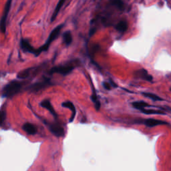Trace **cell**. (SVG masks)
Wrapping results in <instances>:
<instances>
[{
	"instance_id": "d6986e66",
	"label": "cell",
	"mask_w": 171,
	"mask_h": 171,
	"mask_svg": "<svg viewBox=\"0 0 171 171\" xmlns=\"http://www.w3.org/2000/svg\"><path fill=\"white\" fill-rule=\"evenodd\" d=\"M144 114H163L164 115L165 113L160 110H149V109H145L143 108L142 110H140Z\"/></svg>"
},
{
	"instance_id": "4fadbf2b",
	"label": "cell",
	"mask_w": 171,
	"mask_h": 171,
	"mask_svg": "<svg viewBox=\"0 0 171 171\" xmlns=\"http://www.w3.org/2000/svg\"><path fill=\"white\" fill-rule=\"evenodd\" d=\"M6 108L5 106H2L0 109V127H2L5 124L6 120Z\"/></svg>"
},
{
	"instance_id": "7402d4cb",
	"label": "cell",
	"mask_w": 171,
	"mask_h": 171,
	"mask_svg": "<svg viewBox=\"0 0 171 171\" xmlns=\"http://www.w3.org/2000/svg\"><path fill=\"white\" fill-rule=\"evenodd\" d=\"M112 3L114 6H116L118 8H119V9H124V3L122 2V0H112Z\"/></svg>"
},
{
	"instance_id": "2e32d148",
	"label": "cell",
	"mask_w": 171,
	"mask_h": 171,
	"mask_svg": "<svg viewBox=\"0 0 171 171\" xmlns=\"http://www.w3.org/2000/svg\"><path fill=\"white\" fill-rule=\"evenodd\" d=\"M132 106H133L134 108L140 110L143 108H145L146 107H148L149 104L142 101H140V102L138 101V102H133V103H132Z\"/></svg>"
},
{
	"instance_id": "7c38bea8",
	"label": "cell",
	"mask_w": 171,
	"mask_h": 171,
	"mask_svg": "<svg viewBox=\"0 0 171 171\" xmlns=\"http://www.w3.org/2000/svg\"><path fill=\"white\" fill-rule=\"evenodd\" d=\"M65 2H66V0H59V2L57 4L56 7H55V10H54L53 14L52 15V18H51V22H53V21L55 19H56L57 16L59 14V11H60L61 8L64 6V3H65Z\"/></svg>"
},
{
	"instance_id": "9a60e30c",
	"label": "cell",
	"mask_w": 171,
	"mask_h": 171,
	"mask_svg": "<svg viewBox=\"0 0 171 171\" xmlns=\"http://www.w3.org/2000/svg\"><path fill=\"white\" fill-rule=\"evenodd\" d=\"M63 40L66 46H69L71 44L72 42V36L70 32H66L63 34Z\"/></svg>"
},
{
	"instance_id": "52a82bcc",
	"label": "cell",
	"mask_w": 171,
	"mask_h": 171,
	"mask_svg": "<svg viewBox=\"0 0 171 171\" xmlns=\"http://www.w3.org/2000/svg\"><path fill=\"white\" fill-rule=\"evenodd\" d=\"M20 47L21 50H22L24 52L32 54L34 55H36V49H35L33 46H32L30 43H29V42L28 40L21 39L20 42Z\"/></svg>"
},
{
	"instance_id": "ba28073f",
	"label": "cell",
	"mask_w": 171,
	"mask_h": 171,
	"mask_svg": "<svg viewBox=\"0 0 171 171\" xmlns=\"http://www.w3.org/2000/svg\"><path fill=\"white\" fill-rule=\"evenodd\" d=\"M144 124L147 126L152 128L159 125H166L167 122L162 121H160V120H156V119H147L144 121Z\"/></svg>"
},
{
	"instance_id": "e0dca14e",
	"label": "cell",
	"mask_w": 171,
	"mask_h": 171,
	"mask_svg": "<svg viewBox=\"0 0 171 171\" xmlns=\"http://www.w3.org/2000/svg\"><path fill=\"white\" fill-rule=\"evenodd\" d=\"M91 99H92V101L94 102V106H95V108H96V110H99L100 108L101 104H100V102L99 100H98V96L96 94L95 92H93V94L91 96Z\"/></svg>"
},
{
	"instance_id": "3957f363",
	"label": "cell",
	"mask_w": 171,
	"mask_h": 171,
	"mask_svg": "<svg viewBox=\"0 0 171 171\" xmlns=\"http://www.w3.org/2000/svg\"><path fill=\"white\" fill-rule=\"evenodd\" d=\"M44 124L48 126L50 131L57 137H63L65 135L64 128L59 124L57 122H48L47 121H44Z\"/></svg>"
},
{
	"instance_id": "44dd1931",
	"label": "cell",
	"mask_w": 171,
	"mask_h": 171,
	"mask_svg": "<svg viewBox=\"0 0 171 171\" xmlns=\"http://www.w3.org/2000/svg\"><path fill=\"white\" fill-rule=\"evenodd\" d=\"M139 73H140V74L141 76H142V78L143 79L147 80L148 81H152V77L151 75H150V74H148V72L146 70H144V69L141 70L139 72Z\"/></svg>"
},
{
	"instance_id": "7a4b0ae2",
	"label": "cell",
	"mask_w": 171,
	"mask_h": 171,
	"mask_svg": "<svg viewBox=\"0 0 171 171\" xmlns=\"http://www.w3.org/2000/svg\"><path fill=\"white\" fill-rule=\"evenodd\" d=\"M62 28H63V24L58 25V26H57L56 28L53 29L52 32L50 33V36L48 37V39H47V41L46 42L45 44L43 46H42L41 47H40L39 48L36 49V54L35 56L37 57L38 55H40L42 54V52H46V51H47L49 49L50 44H52L55 40H56L58 37L59 36Z\"/></svg>"
},
{
	"instance_id": "ffe728a7",
	"label": "cell",
	"mask_w": 171,
	"mask_h": 171,
	"mask_svg": "<svg viewBox=\"0 0 171 171\" xmlns=\"http://www.w3.org/2000/svg\"><path fill=\"white\" fill-rule=\"evenodd\" d=\"M29 72H30V69L24 70L23 71L20 72V73L18 74V76H17V77H18V78L20 79V80L25 79L29 76Z\"/></svg>"
},
{
	"instance_id": "6da1fadb",
	"label": "cell",
	"mask_w": 171,
	"mask_h": 171,
	"mask_svg": "<svg viewBox=\"0 0 171 171\" xmlns=\"http://www.w3.org/2000/svg\"><path fill=\"white\" fill-rule=\"evenodd\" d=\"M22 87V84L19 81L12 80L6 84L2 90V97L11 98L19 93Z\"/></svg>"
},
{
	"instance_id": "8992f818",
	"label": "cell",
	"mask_w": 171,
	"mask_h": 171,
	"mask_svg": "<svg viewBox=\"0 0 171 171\" xmlns=\"http://www.w3.org/2000/svg\"><path fill=\"white\" fill-rule=\"evenodd\" d=\"M51 85H52V83H51V80L50 78H46L43 80L40 81V82H38L32 84L30 86H29L28 90L30 92H37L41 90H43L47 87L50 86Z\"/></svg>"
},
{
	"instance_id": "5b68a950",
	"label": "cell",
	"mask_w": 171,
	"mask_h": 171,
	"mask_svg": "<svg viewBox=\"0 0 171 171\" xmlns=\"http://www.w3.org/2000/svg\"><path fill=\"white\" fill-rule=\"evenodd\" d=\"M11 2L12 0H7V3L3 11L2 18L0 20V31L3 33H5L6 31V21L11 8Z\"/></svg>"
},
{
	"instance_id": "277c9868",
	"label": "cell",
	"mask_w": 171,
	"mask_h": 171,
	"mask_svg": "<svg viewBox=\"0 0 171 171\" xmlns=\"http://www.w3.org/2000/svg\"><path fill=\"white\" fill-rule=\"evenodd\" d=\"M74 66L72 65L58 66L52 68L49 72V74L53 75L54 74H59L62 76H67L74 70Z\"/></svg>"
},
{
	"instance_id": "30bf717a",
	"label": "cell",
	"mask_w": 171,
	"mask_h": 171,
	"mask_svg": "<svg viewBox=\"0 0 171 171\" xmlns=\"http://www.w3.org/2000/svg\"><path fill=\"white\" fill-rule=\"evenodd\" d=\"M22 129L29 135H34L37 132L36 126L29 122L24 124L22 126Z\"/></svg>"
},
{
	"instance_id": "5bb4252c",
	"label": "cell",
	"mask_w": 171,
	"mask_h": 171,
	"mask_svg": "<svg viewBox=\"0 0 171 171\" xmlns=\"http://www.w3.org/2000/svg\"><path fill=\"white\" fill-rule=\"evenodd\" d=\"M116 29L120 32H125L128 29V24L126 21H121L116 25Z\"/></svg>"
},
{
	"instance_id": "ac0fdd59",
	"label": "cell",
	"mask_w": 171,
	"mask_h": 171,
	"mask_svg": "<svg viewBox=\"0 0 171 171\" xmlns=\"http://www.w3.org/2000/svg\"><path fill=\"white\" fill-rule=\"evenodd\" d=\"M142 94L145 97L148 98H151V100H152L154 101H161V100H162V99L161 98H160L159 96L155 94L144 92V93H142Z\"/></svg>"
},
{
	"instance_id": "9c48e42d",
	"label": "cell",
	"mask_w": 171,
	"mask_h": 171,
	"mask_svg": "<svg viewBox=\"0 0 171 171\" xmlns=\"http://www.w3.org/2000/svg\"><path fill=\"white\" fill-rule=\"evenodd\" d=\"M40 106L42 107H43L44 108H46V110H48L54 117H57V114H56V112H55L54 107H53L52 103H51L50 100H48V99L44 100L40 103Z\"/></svg>"
},
{
	"instance_id": "8fae6325",
	"label": "cell",
	"mask_w": 171,
	"mask_h": 171,
	"mask_svg": "<svg viewBox=\"0 0 171 171\" xmlns=\"http://www.w3.org/2000/svg\"><path fill=\"white\" fill-rule=\"evenodd\" d=\"M62 106L63 107H64V108L70 109L72 111V115L71 118L70 120V122H73L74 118H75V116H76V108H75V106L74 105V104L70 101H66V102H63V103H62Z\"/></svg>"
},
{
	"instance_id": "603a6c76",
	"label": "cell",
	"mask_w": 171,
	"mask_h": 171,
	"mask_svg": "<svg viewBox=\"0 0 171 171\" xmlns=\"http://www.w3.org/2000/svg\"><path fill=\"white\" fill-rule=\"evenodd\" d=\"M103 86L106 90H108L111 89V85L108 82H103Z\"/></svg>"
}]
</instances>
